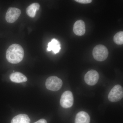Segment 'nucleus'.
I'll return each mask as SVG.
<instances>
[{"label": "nucleus", "mask_w": 123, "mask_h": 123, "mask_svg": "<svg viewBox=\"0 0 123 123\" xmlns=\"http://www.w3.org/2000/svg\"><path fill=\"white\" fill-rule=\"evenodd\" d=\"M24 56L23 49L18 44H12L6 51V59L11 63L16 64L20 63L23 59Z\"/></svg>", "instance_id": "f257e3e1"}, {"label": "nucleus", "mask_w": 123, "mask_h": 123, "mask_svg": "<svg viewBox=\"0 0 123 123\" xmlns=\"http://www.w3.org/2000/svg\"><path fill=\"white\" fill-rule=\"evenodd\" d=\"M92 54L94 58L97 61H103L107 58L108 51L105 46L99 44L94 48Z\"/></svg>", "instance_id": "f03ea898"}, {"label": "nucleus", "mask_w": 123, "mask_h": 123, "mask_svg": "<svg viewBox=\"0 0 123 123\" xmlns=\"http://www.w3.org/2000/svg\"><path fill=\"white\" fill-rule=\"evenodd\" d=\"M63 82L61 79L55 76L49 77L46 80V86L49 90L53 91H56L60 89Z\"/></svg>", "instance_id": "7ed1b4c3"}, {"label": "nucleus", "mask_w": 123, "mask_h": 123, "mask_svg": "<svg viewBox=\"0 0 123 123\" xmlns=\"http://www.w3.org/2000/svg\"><path fill=\"white\" fill-rule=\"evenodd\" d=\"M123 97V87L120 85H117L114 86L108 95L109 101L112 102H117L120 101Z\"/></svg>", "instance_id": "20e7f679"}, {"label": "nucleus", "mask_w": 123, "mask_h": 123, "mask_svg": "<svg viewBox=\"0 0 123 123\" xmlns=\"http://www.w3.org/2000/svg\"><path fill=\"white\" fill-rule=\"evenodd\" d=\"M74 103V97L71 91H67L63 93L61 98L60 103L61 106L64 108L71 107Z\"/></svg>", "instance_id": "39448f33"}, {"label": "nucleus", "mask_w": 123, "mask_h": 123, "mask_svg": "<svg viewBox=\"0 0 123 123\" xmlns=\"http://www.w3.org/2000/svg\"><path fill=\"white\" fill-rule=\"evenodd\" d=\"M21 14V10L17 8L10 7L8 9L6 20L9 23H13L17 20Z\"/></svg>", "instance_id": "423d86ee"}, {"label": "nucleus", "mask_w": 123, "mask_h": 123, "mask_svg": "<svg viewBox=\"0 0 123 123\" xmlns=\"http://www.w3.org/2000/svg\"><path fill=\"white\" fill-rule=\"evenodd\" d=\"M99 79L98 73L95 70H91L86 74L84 80L86 84L90 86H94L97 84Z\"/></svg>", "instance_id": "0eeeda50"}, {"label": "nucleus", "mask_w": 123, "mask_h": 123, "mask_svg": "<svg viewBox=\"0 0 123 123\" xmlns=\"http://www.w3.org/2000/svg\"><path fill=\"white\" fill-rule=\"evenodd\" d=\"M73 30L75 35L78 36L84 35L86 32L85 24L82 20L77 21L74 25Z\"/></svg>", "instance_id": "6e6552de"}, {"label": "nucleus", "mask_w": 123, "mask_h": 123, "mask_svg": "<svg viewBox=\"0 0 123 123\" xmlns=\"http://www.w3.org/2000/svg\"><path fill=\"white\" fill-rule=\"evenodd\" d=\"M90 117L88 113L80 111L76 116L75 123H90Z\"/></svg>", "instance_id": "1a4fd4ad"}, {"label": "nucleus", "mask_w": 123, "mask_h": 123, "mask_svg": "<svg viewBox=\"0 0 123 123\" xmlns=\"http://www.w3.org/2000/svg\"><path fill=\"white\" fill-rule=\"evenodd\" d=\"M10 78L11 81L15 83L25 82L27 80V78L25 75L18 72L11 74L10 76Z\"/></svg>", "instance_id": "9d476101"}, {"label": "nucleus", "mask_w": 123, "mask_h": 123, "mask_svg": "<svg viewBox=\"0 0 123 123\" xmlns=\"http://www.w3.org/2000/svg\"><path fill=\"white\" fill-rule=\"evenodd\" d=\"M61 44L59 42L55 39H53L48 45L47 50L52 51L55 54L59 53L61 50Z\"/></svg>", "instance_id": "9b49d317"}, {"label": "nucleus", "mask_w": 123, "mask_h": 123, "mask_svg": "<svg viewBox=\"0 0 123 123\" xmlns=\"http://www.w3.org/2000/svg\"><path fill=\"white\" fill-rule=\"evenodd\" d=\"M30 119L27 115L21 114L12 119L11 123H30Z\"/></svg>", "instance_id": "f8f14e48"}, {"label": "nucleus", "mask_w": 123, "mask_h": 123, "mask_svg": "<svg viewBox=\"0 0 123 123\" xmlns=\"http://www.w3.org/2000/svg\"><path fill=\"white\" fill-rule=\"evenodd\" d=\"M40 5L37 3H34L30 5L26 9V13L27 15L31 18L35 17L36 11L39 10Z\"/></svg>", "instance_id": "ddd939ff"}, {"label": "nucleus", "mask_w": 123, "mask_h": 123, "mask_svg": "<svg viewBox=\"0 0 123 123\" xmlns=\"http://www.w3.org/2000/svg\"><path fill=\"white\" fill-rule=\"evenodd\" d=\"M114 41L116 44L122 45L123 44V32L120 31L116 34L114 37Z\"/></svg>", "instance_id": "4468645a"}, {"label": "nucleus", "mask_w": 123, "mask_h": 123, "mask_svg": "<svg viewBox=\"0 0 123 123\" xmlns=\"http://www.w3.org/2000/svg\"><path fill=\"white\" fill-rule=\"evenodd\" d=\"M75 1L79 3L82 4H88L91 3V0H75Z\"/></svg>", "instance_id": "2eb2a0df"}, {"label": "nucleus", "mask_w": 123, "mask_h": 123, "mask_svg": "<svg viewBox=\"0 0 123 123\" xmlns=\"http://www.w3.org/2000/svg\"><path fill=\"white\" fill-rule=\"evenodd\" d=\"M34 123H47V121L46 120L44 119H41L39 120H38V121H36V122Z\"/></svg>", "instance_id": "dca6fc26"}]
</instances>
